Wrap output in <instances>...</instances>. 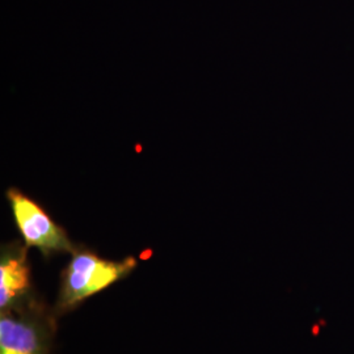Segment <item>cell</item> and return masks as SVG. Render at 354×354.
<instances>
[{"mask_svg":"<svg viewBox=\"0 0 354 354\" xmlns=\"http://www.w3.org/2000/svg\"><path fill=\"white\" fill-rule=\"evenodd\" d=\"M137 266L129 256L122 260H108L84 247H76L64 266L57 299V313H66L83 304L95 294L125 279Z\"/></svg>","mask_w":354,"mask_h":354,"instance_id":"1","label":"cell"},{"mask_svg":"<svg viewBox=\"0 0 354 354\" xmlns=\"http://www.w3.org/2000/svg\"><path fill=\"white\" fill-rule=\"evenodd\" d=\"M6 196L15 225L28 248H37L45 257L54 253L74 252L76 245L66 230L36 200L17 188H10Z\"/></svg>","mask_w":354,"mask_h":354,"instance_id":"3","label":"cell"},{"mask_svg":"<svg viewBox=\"0 0 354 354\" xmlns=\"http://www.w3.org/2000/svg\"><path fill=\"white\" fill-rule=\"evenodd\" d=\"M30 294L28 247L20 241L7 243L0 254V310L23 304Z\"/></svg>","mask_w":354,"mask_h":354,"instance_id":"4","label":"cell"},{"mask_svg":"<svg viewBox=\"0 0 354 354\" xmlns=\"http://www.w3.org/2000/svg\"><path fill=\"white\" fill-rule=\"evenodd\" d=\"M50 317L30 298L0 310V354H49Z\"/></svg>","mask_w":354,"mask_h":354,"instance_id":"2","label":"cell"}]
</instances>
